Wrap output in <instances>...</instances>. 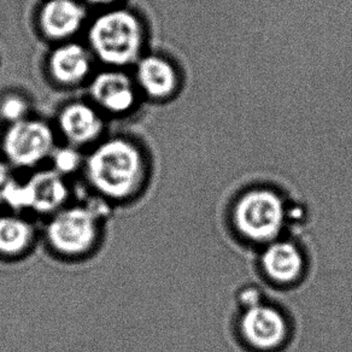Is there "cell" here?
I'll return each mask as SVG.
<instances>
[{
  "label": "cell",
  "mask_w": 352,
  "mask_h": 352,
  "mask_svg": "<svg viewBox=\"0 0 352 352\" xmlns=\"http://www.w3.org/2000/svg\"><path fill=\"white\" fill-rule=\"evenodd\" d=\"M82 170L94 197L111 206L137 201L148 180V166L142 148L122 137L97 144L85 157Z\"/></svg>",
  "instance_id": "obj_1"
},
{
  "label": "cell",
  "mask_w": 352,
  "mask_h": 352,
  "mask_svg": "<svg viewBox=\"0 0 352 352\" xmlns=\"http://www.w3.org/2000/svg\"><path fill=\"white\" fill-rule=\"evenodd\" d=\"M111 206L92 197L85 203L68 204L46 217L41 236L56 258L78 262L94 256L103 241Z\"/></svg>",
  "instance_id": "obj_2"
},
{
  "label": "cell",
  "mask_w": 352,
  "mask_h": 352,
  "mask_svg": "<svg viewBox=\"0 0 352 352\" xmlns=\"http://www.w3.org/2000/svg\"><path fill=\"white\" fill-rule=\"evenodd\" d=\"M87 40L92 56L110 68L121 69L137 63L142 57L144 25L131 10L108 9L92 21Z\"/></svg>",
  "instance_id": "obj_3"
},
{
  "label": "cell",
  "mask_w": 352,
  "mask_h": 352,
  "mask_svg": "<svg viewBox=\"0 0 352 352\" xmlns=\"http://www.w3.org/2000/svg\"><path fill=\"white\" fill-rule=\"evenodd\" d=\"M232 217L241 238L257 244H270L283 232L287 208L278 192L254 188L236 201Z\"/></svg>",
  "instance_id": "obj_4"
},
{
  "label": "cell",
  "mask_w": 352,
  "mask_h": 352,
  "mask_svg": "<svg viewBox=\"0 0 352 352\" xmlns=\"http://www.w3.org/2000/svg\"><path fill=\"white\" fill-rule=\"evenodd\" d=\"M1 145L9 166L33 169L51 158L56 138L49 123L28 118L9 124Z\"/></svg>",
  "instance_id": "obj_5"
},
{
  "label": "cell",
  "mask_w": 352,
  "mask_h": 352,
  "mask_svg": "<svg viewBox=\"0 0 352 352\" xmlns=\"http://www.w3.org/2000/svg\"><path fill=\"white\" fill-rule=\"evenodd\" d=\"M239 331L244 342L261 352L279 350L289 337V322L284 314L262 302L246 308L240 318Z\"/></svg>",
  "instance_id": "obj_6"
},
{
  "label": "cell",
  "mask_w": 352,
  "mask_h": 352,
  "mask_svg": "<svg viewBox=\"0 0 352 352\" xmlns=\"http://www.w3.org/2000/svg\"><path fill=\"white\" fill-rule=\"evenodd\" d=\"M88 92L99 110L111 115L128 113L137 104L138 87L134 78L118 68L96 74Z\"/></svg>",
  "instance_id": "obj_7"
},
{
  "label": "cell",
  "mask_w": 352,
  "mask_h": 352,
  "mask_svg": "<svg viewBox=\"0 0 352 352\" xmlns=\"http://www.w3.org/2000/svg\"><path fill=\"white\" fill-rule=\"evenodd\" d=\"M25 187L27 212L46 219L70 204L72 192L67 179L54 169L35 171Z\"/></svg>",
  "instance_id": "obj_8"
},
{
  "label": "cell",
  "mask_w": 352,
  "mask_h": 352,
  "mask_svg": "<svg viewBox=\"0 0 352 352\" xmlns=\"http://www.w3.org/2000/svg\"><path fill=\"white\" fill-rule=\"evenodd\" d=\"M86 8L78 0H46L38 23L46 39L64 43L78 34L86 22Z\"/></svg>",
  "instance_id": "obj_9"
},
{
  "label": "cell",
  "mask_w": 352,
  "mask_h": 352,
  "mask_svg": "<svg viewBox=\"0 0 352 352\" xmlns=\"http://www.w3.org/2000/svg\"><path fill=\"white\" fill-rule=\"evenodd\" d=\"M57 124L69 145L76 147L97 142L104 132V120L99 109L85 102L64 105L59 111Z\"/></svg>",
  "instance_id": "obj_10"
},
{
  "label": "cell",
  "mask_w": 352,
  "mask_h": 352,
  "mask_svg": "<svg viewBox=\"0 0 352 352\" xmlns=\"http://www.w3.org/2000/svg\"><path fill=\"white\" fill-rule=\"evenodd\" d=\"M40 236L39 228L25 214L9 210L0 214V259L15 262L28 257Z\"/></svg>",
  "instance_id": "obj_11"
},
{
  "label": "cell",
  "mask_w": 352,
  "mask_h": 352,
  "mask_svg": "<svg viewBox=\"0 0 352 352\" xmlns=\"http://www.w3.org/2000/svg\"><path fill=\"white\" fill-rule=\"evenodd\" d=\"M47 69L54 82L74 87L86 81L92 72V54L83 45L64 41L50 54Z\"/></svg>",
  "instance_id": "obj_12"
},
{
  "label": "cell",
  "mask_w": 352,
  "mask_h": 352,
  "mask_svg": "<svg viewBox=\"0 0 352 352\" xmlns=\"http://www.w3.org/2000/svg\"><path fill=\"white\" fill-rule=\"evenodd\" d=\"M134 81L148 98H170L179 87V74L168 59L158 54L142 56L135 63Z\"/></svg>",
  "instance_id": "obj_13"
},
{
  "label": "cell",
  "mask_w": 352,
  "mask_h": 352,
  "mask_svg": "<svg viewBox=\"0 0 352 352\" xmlns=\"http://www.w3.org/2000/svg\"><path fill=\"white\" fill-rule=\"evenodd\" d=\"M261 264L267 278L280 286L297 284L305 272L303 252L297 245L284 240H275L267 246Z\"/></svg>",
  "instance_id": "obj_14"
},
{
  "label": "cell",
  "mask_w": 352,
  "mask_h": 352,
  "mask_svg": "<svg viewBox=\"0 0 352 352\" xmlns=\"http://www.w3.org/2000/svg\"><path fill=\"white\" fill-rule=\"evenodd\" d=\"M51 160L54 164L52 169L67 177L82 169L85 158L78 147L68 144L67 146L56 147L51 155Z\"/></svg>",
  "instance_id": "obj_15"
},
{
  "label": "cell",
  "mask_w": 352,
  "mask_h": 352,
  "mask_svg": "<svg viewBox=\"0 0 352 352\" xmlns=\"http://www.w3.org/2000/svg\"><path fill=\"white\" fill-rule=\"evenodd\" d=\"M30 104L20 96H8L0 102V118L6 122H20L28 118Z\"/></svg>",
  "instance_id": "obj_16"
},
{
  "label": "cell",
  "mask_w": 352,
  "mask_h": 352,
  "mask_svg": "<svg viewBox=\"0 0 352 352\" xmlns=\"http://www.w3.org/2000/svg\"><path fill=\"white\" fill-rule=\"evenodd\" d=\"M14 176L11 173V168L9 163L0 160V204L3 201V196L6 192V187L9 186V184L12 182Z\"/></svg>",
  "instance_id": "obj_17"
},
{
  "label": "cell",
  "mask_w": 352,
  "mask_h": 352,
  "mask_svg": "<svg viewBox=\"0 0 352 352\" xmlns=\"http://www.w3.org/2000/svg\"><path fill=\"white\" fill-rule=\"evenodd\" d=\"M241 302L244 303L245 308H250L252 305L261 303V298H259V294L254 289H246L245 292L241 294Z\"/></svg>",
  "instance_id": "obj_18"
},
{
  "label": "cell",
  "mask_w": 352,
  "mask_h": 352,
  "mask_svg": "<svg viewBox=\"0 0 352 352\" xmlns=\"http://www.w3.org/2000/svg\"><path fill=\"white\" fill-rule=\"evenodd\" d=\"M89 4L96 6H111L118 3V0H86Z\"/></svg>",
  "instance_id": "obj_19"
}]
</instances>
